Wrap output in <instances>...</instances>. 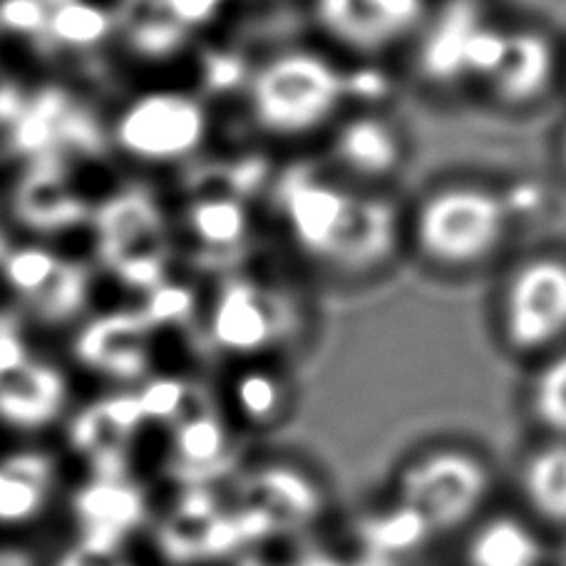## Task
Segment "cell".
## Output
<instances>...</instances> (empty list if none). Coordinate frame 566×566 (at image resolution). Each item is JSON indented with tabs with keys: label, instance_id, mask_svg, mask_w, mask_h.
Masks as SVG:
<instances>
[{
	"label": "cell",
	"instance_id": "6da1fadb",
	"mask_svg": "<svg viewBox=\"0 0 566 566\" xmlns=\"http://www.w3.org/2000/svg\"><path fill=\"white\" fill-rule=\"evenodd\" d=\"M107 149L137 169H189L214 139V103L191 85H142L105 119Z\"/></svg>",
	"mask_w": 566,
	"mask_h": 566
},
{
	"label": "cell",
	"instance_id": "7a4b0ae2",
	"mask_svg": "<svg viewBox=\"0 0 566 566\" xmlns=\"http://www.w3.org/2000/svg\"><path fill=\"white\" fill-rule=\"evenodd\" d=\"M346 95V85L326 57L311 50H283L251 67L244 85L249 123L261 135L296 139L316 133Z\"/></svg>",
	"mask_w": 566,
	"mask_h": 566
},
{
	"label": "cell",
	"instance_id": "3957f363",
	"mask_svg": "<svg viewBox=\"0 0 566 566\" xmlns=\"http://www.w3.org/2000/svg\"><path fill=\"white\" fill-rule=\"evenodd\" d=\"M279 209L296 244L323 259L373 261L388 249L390 217L326 181L293 175L279 189Z\"/></svg>",
	"mask_w": 566,
	"mask_h": 566
},
{
	"label": "cell",
	"instance_id": "277c9868",
	"mask_svg": "<svg viewBox=\"0 0 566 566\" xmlns=\"http://www.w3.org/2000/svg\"><path fill=\"white\" fill-rule=\"evenodd\" d=\"M234 0H113L115 48L133 65L189 60Z\"/></svg>",
	"mask_w": 566,
	"mask_h": 566
},
{
	"label": "cell",
	"instance_id": "5b68a950",
	"mask_svg": "<svg viewBox=\"0 0 566 566\" xmlns=\"http://www.w3.org/2000/svg\"><path fill=\"white\" fill-rule=\"evenodd\" d=\"M507 229L502 201L478 187L442 189L424 201L416 234L424 256L442 266H474L500 247Z\"/></svg>",
	"mask_w": 566,
	"mask_h": 566
},
{
	"label": "cell",
	"instance_id": "8992f818",
	"mask_svg": "<svg viewBox=\"0 0 566 566\" xmlns=\"http://www.w3.org/2000/svg\"><path fill=\"white\" fill-rule=\"evenodd\" d=\"M492 488L484 462L462 450H434L400 474V504L418 512L432 532L460 527L488 500Z\"/></svg>",
	"mask_w": 566,
	"mask_h": 566
},
{
	"label": "cell",
	"instance_id": "52a82bcc",
	"mask_svg": "<svg viewBox=\"0 0 566 566\" xmlns=\"http://www.w3.org/2000/svg\"><path fill=\"white\" fill-rule=\"evenodd\" d=\"M0 279L10 298L48 321V326L75 318L93 289L87 266L60 254L43 239L13 241L0 259Z\"/></svg>",
	"mask_w": 566,
	"mask_h": 566
},
{
	"label": "cell",
	"instance_id": "ba28073f",
	"mask_svg": "<svg viewBox=\"0 0 566 566\" xmlns=\"http://www.w3.org/2000/svg\"><path fill=\"white\" fill-rule=\"evenodd\" d=\"M199 313L209 350L234 363L254 360L274 348L281 336L279 298L259 281L244 276L219 279L201 301Z\"/></svg>",
	"mask_w": 566,
	"mask_h": 566
},
{
	"label": "cell",
	"instance_id": "9c48e42d",
	"mask_svg": "<svg viewBox=\"0 0 566 566\" xmlns=\"http://www.w3.org/2000/svg\"><path fill=\"white\" fill-rule=\"evenodd\" d=\"M70 402L65 370L35 358L15 326L0 331V422L15 430L48 428Z\"/></svg>",
	"mask_w": 566,
	"mask_h": 566
},
{
	"label": "cell",
	"instance_id": "30bf717a",
	"mask_svg": "<svg viewBox=\"0 0 566 566\" xmlns=\"http://www.w3.org/2000/svg\"><path fill=\"white\" fill-rule=\"evenodd\" d=\"M321 510L323 497L316 482L289 464H264L249 472L239 482L234 507H229L244 544L306 527Z\"/></svg>",
	"mask_w": 566,
	"mask_h": 566
},
{
	"label": "cell",
	"instance_id": "8fae6325",
	"mask_svg": "<svg viewBox=\"0 0 566 566\" xmlns=\"http://www.w3.org/2000/svg\"><path fill=\"white\" fill-rule=\"evenodd\" d=\"M504 333L514 348L542 350L566 336V261L534 259L510 281Z\"/></svg>",
	"mask_w": 566,
	"mask_h": 566
},
{
	"label": "cell",
	"instance_id": "7c38bea8",
	"mask_svg": "<svg viewBox=\"0 0 566 566\" xmlns=\"http://www.w3.org/2000/svg\"><path fill=\"white\" fill-rule=\"evenodd\" d=\"M239 544H244V537L234 517L207 488H189L157 530L159 552L175 564L221 559Z\"/></svg>",
	"mask_w": 566,
	"mask_h": 566
},
{
	"label": "cell",
	"instance_id": "4fadbf2b",
	"mask_svg": "<svg viewBox=\"0 0 566 566\" xmlns=\"http://www.w3.org/2000/svg\"><path fill=\"white\" fill-rule=\"evenodd\" d=\"M321 28L356 50H382L398 43L424 15V0H316Z\"/></svg>",
	"mask_w": 566,
	"mask_h": 566
},
{
	"label": "cell",
	"instance_id": "5bb4252c",
	"mask_svg": "<svg viewBox=\"0 0 566 566\" xmlns=\"http://www.w3.org/2000/svg\"><path fill=\"white\" fill-rule=\"evenodd\" d=\"M169 428V470L187 488H207L229 470L234 440L219 408L207 406L195 392L187 410Z\"/></svg>",
	"mask_w": 566,
	"mask_h": 566
},
{
	"label": "cell",
	"instance_id": "9a60e30c",
	"mask_svg": "<svg viewBox=\"0 0 566 566\" xmlns=\"http://www.w3.org/2000/svg\"><path fill=\"white\" fill-rule=\"evenodd\" d=\"M175 229L181 244L191 249L205 266L224 264L239 254L249 241V211L234 195H214L211 189H197L177 209Z\"/></svg>",
	"mask_w": 566,
	"mask_h": 566
},
{
	"label": "cell",
	"instance_id": "2e32d148",
	"mask_svg": "<svg viewBox=\"0 0 566 566\" xmlns=\"http://www.w3.org/2000/svg\"><path fill=\"white\" fill-rule=\"evenodd\" d=\"M155 326L145 313H107L80 328L75 358L80 366L115 380H137L147 373Z\"/></svg>",
	"mask_w": 566,
	"mask_h": 566
},
{
	"label": "cell",
	"instance_id": "e0dca14e",
	"mask_svg": "<svg viewBox=\"0 0 566 566\" xmlns=\"http://www.w3.org/2000/svg\"><path fill=\"white\" fill-rule=\"evenodd\" d=\"M145 422L135 392H117L80 412L70 428V444L95 464L97 474H123L127 448Z\"/></svg>",
	"mask_w": 566,
	"mask_h": 566
},
{
	"label": "cell",
	"instance_id": "ac0fdd59",
	"mask_svg": "<svg viewBox=\"0 0 566 566\" xmlns=\"http://www.w3.org/2000/svg\"><path fill=\"white\" fill-rule=\"evenodd\" d=\"M73 510L83 542L119 547L147 520V497L125 474H95L75 492Z\"/></svg>",
	"mask_w": 566,
	"mask_h": 566
},
{
	"label": "cell",
	"instance_id": "d6986e66",
	"mask_svg": "<svg viewBox=\"0 0 566 566\" xmlns=\"http://www.w3.org/2000/svg\"><path fill=\"white\" fill-rule=\"evenodd\" d=\"M554 53L549 43L534 33L502 35L488 77L504 103L530 105L552 83Z\"/></svg>",
	"mask_w": 566,
	"mask_h": 566
},
{
	"label": "cell",
	"instance_id": "ffe728a7",
	"mask_svg": "<svg viewBox=\"0 0 566 566\" xmlns=\"http://www.w3.org/2000/svg\"><path fill=\"white\" fill-rule=\"evenodd\" d=\"M55 490V462L45 452L23 450L0 458V527L35 522Z\"/></svg>",
	"mask_w": 566,
	"mask_h": 566
},
{
	"label": "cell",
	"instance_id": "44dd1931",
	"mask_svg": "<svg viewBox=\"0 0 566 566\" xmlns=\"http://www.w3.org/2000/svg\"><path fill=\"white\" fill-rule=\"evenodd\" d=\"M113 6L99 0H70L50 10L43 45L50 53L90 55L99 48H115Z\"/></svg>",
	"mask_w": 566,
	"mask_h": 566
},
{
	"label": "cell",
	"instance_id": "7402d4cb",
	"mask_svg": "<svg viewBox=\"0 0 566 566\" xmlns=\"http://www.w3.org/2000/svg\"><path fill=\"white\" fill-rule=\"evenodd\" d=\"M522 494L539 520L566 527V442H549L530 454Z\"/></svg>",
	"mask_w": 566,
	"mask_h": 566
},
{
	"label": "cell",
	"instance_id": "603a6c76",
	"mask_svg": "<svg viewBox=\"0 0 566 566\" xmlns=\"http://www.w3.org/2000/svg\"><path fill=\"white\" fill-rule=\"evenodd\" d=\"M336 155L348 169L366 177H380L396 169L400 139L392 127L376 117H358L338 133Z\"/></svg>",
	"mask_w": 566,
	"mask_h": 566
},
{
	"label": "cell",
	"instance_id": "cb8c5ba5",
	"mask_svg": "<svg viewBox=\"0 0 566 566\" xmlns=\"http://www.w3.org/2000/svg\"><path fill=\"white\" fill-rule=\"evenodd\" d=\"M542 544L520 520L494 517L472 534L470 566H542Z\"/></svg>",
	"mask_w": 566,
	"mask_h": 566
},
{
	"label": "cell",
	"instance_id": "d4e9b609",
	"mask_svg": "<svg viewBox=\"0 0 566 566\" xmlns=\"http://www.w3.org/2000/svg\"><path fill=\"white\" fill-rule=\"evenodd\" d=\"M227 402L244 422L271 424L283 408V388L274 373L247 360L227 380Z\"/></svg>",
	"mask_w": 566,
	"mask_h": 566
},
{
	"label": "cell",
	"instance_id": "484cf974",
	"mask_svg": "<svg viewBox=\"0 0 566 566\" xmlns=\"http://www.w3.org/2000/svg\"><path fill=\"white\" fill-rule=\"evenodd\" d=\"M432 530L424 524L418 512L398 502L396 510L363 522L360 537L373 549V554H402L420 547Z\"/></svg>",
	"mask_w": 566,
	"mask_h": 566
},
{
	"label": "cell",
	"instance_id": "4316f807",
	"mask_svg": "<svg viewBox=\"0 0 566 566\" xmlns=\"http://www.w3.org/2000/svg\"><path fill=\"white\" fill-rule=\"evenodd\" d=\"M532 410L544 428L566 438V353L539 373L532 390Z\"/></svg>",
	"mask_w": 566,
	"mask_h": 566
},
{
	"label": "cell",
	"instance_id": "83f0119b",
	"mask_svg": "<svg viewBox=\"0 0 566 566\" xmlns=\"http://www.w3.org/2000/svg\"><path fill=\"white\" fill-rule=\"evenodd\" d=\"M50 8L43 0H0V33L43 45Z\"/></svg>",
	"mask_w": 566,
	"mask_h": 566
},
{
	"label": "cell",
	"instance_id": "f1b7e54d",
	"mask_svg": "<svg viewBox=\"0 0 566 566\" xmlns=\"http://www.w3.org/2000/svg\"><path fill=\"white\" fill-rule=\"evenodd\" d=\"M60 566H127L119 559V547H105V544L80 542L77 547L60 562Z\"/></svg>",
	"mask_w": 566,
	"mask_h": 566
},
{
	"label": "cell",
	"instance_id": "f546056e",
	"mask_svg": "<svg viewBox=\"0 0 566 566\" xmlns=\"http://www.w3.org/2000/svg\"><path fill=\"white\" fill-rule=\"evenodd\" d=\"M23 90L18 87L13 73H10L3 60H0V125H13L18 115L23 113Z\"/></svg>",
	"mask_w": 566,
	"mask_h": 566
},
{
	"label": "cell",
	"instance_id": "4dcf8cb0",
	"mask_svg": "<svg viewBox=\"0 0 566 566\" xmlns=\"http://www.w3.org/2000/svg\"><path fill=\"white\" fill-rule=\"evenodd\" d=\"M13 241H15L13 239V227H10L3 205H0V259L8 254V249L13 247Z\"/></svg>",
	"mask_w": 566,
	"mask_h": 566
},
{
	"label": "cell",
	"instance_id": "1f68e13d",
	"mask_svg": "<svg viewBox=\"0 0 566 566\" xmlns=\"http://www.w3.org/2000/svg\"><path fill=\"white\" fill-rule=\"evenodd\" d=\"M43 3L53 10V8H57V6H65V3H70V0H43Z\"/></svg>",
	"mask_w": 566,
	"mask_h": 566
},
{
	"label": "cell",
	"instance_id": "d6a6232c",
	"mask_svg": "<svg viewBox=\"0 0 566 566\" xmlns=\"http://www.w3.org/2000/svg\"><path fill=\"white\" fill-rule=\"evenodd\" d=\"M0 566H20V564H15L13 557H6V554H0Z\"/></svg>",
	"mask_w": 566,
	"mask_h": 566
},
{
	"label": "cell",
	"instance_id": "836d02e7",
	"mask_svg": "<svg viewBox=\"0 0 566 566\" xmlns=\"http://www.w3.org/2000/svg\"><path fill=\"white\" fill-rule=\"evenodd\" d=\"M241 566H271V564L259 562V559H247V562H241Z\"/></svg>",
	"mask_w": 566,
	"mask_h": 566
},
{
	"label": "cell",
	"instance_id": "e575fe53",
	"mask_svg": "<svg viewBox=\"0 0 566 566\" xmlns=\"http://www.w3.org/2000/svg\"><path fill=\"white\" fill-rule=\"evenodd\" d=\"M564 161H566V137H564Z\"/></svg>",
	"mask_w": 566,
	"mask_h": 566
}]
</instances>
